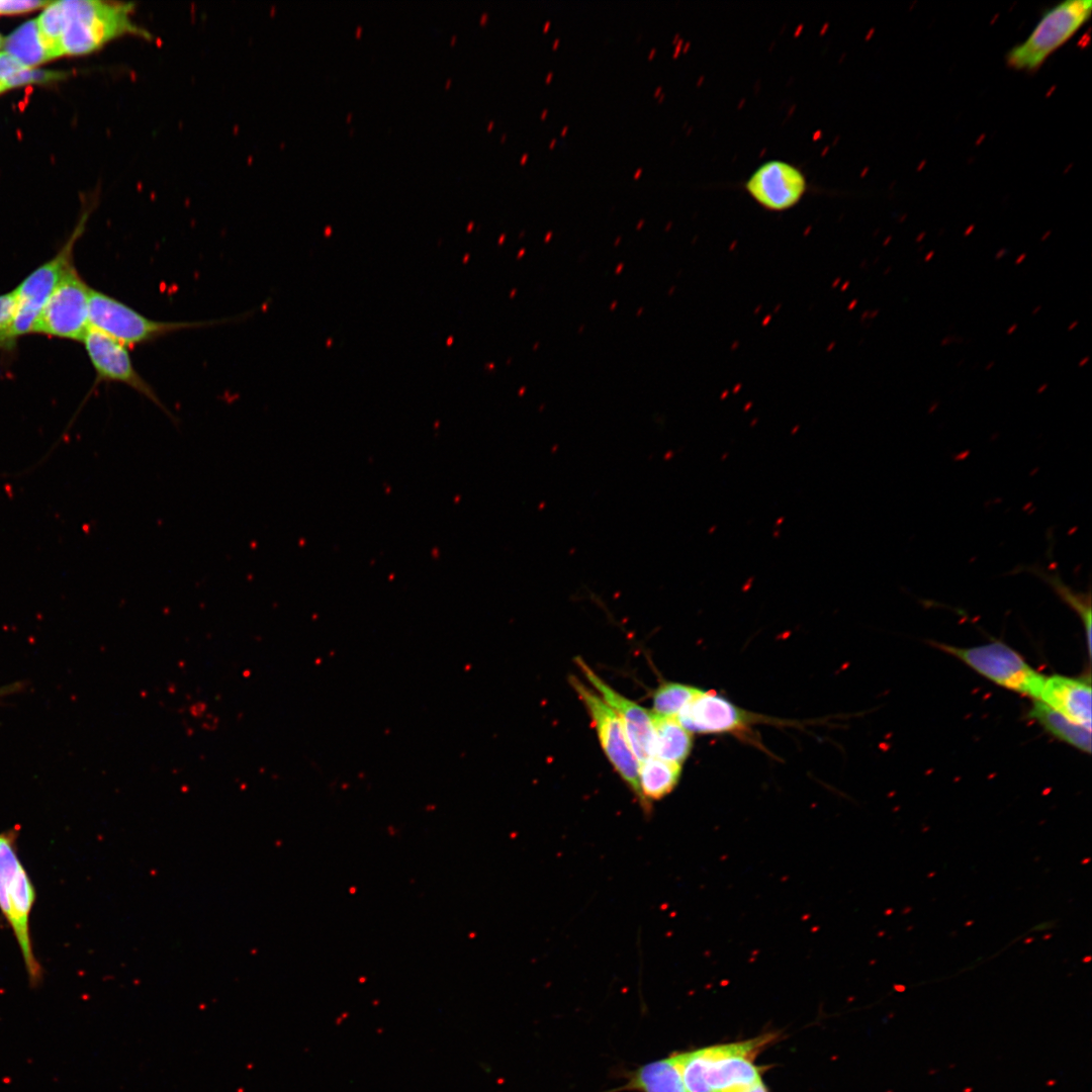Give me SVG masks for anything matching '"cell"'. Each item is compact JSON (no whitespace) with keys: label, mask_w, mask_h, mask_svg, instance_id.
<instances>
[{"label":"cell","mask_w":1092,"mask_h":1092,"mask_svg":"<svg viewBox=\"0 0 1092 1092\" xmlns=\"http://www.w3.org/2000/svg\"><path fill=\"white\" fill-rule=\"evenodd\" d=\"M5 90H6V88L4 87V85H2V84L0 83V93H2V92H3V91H5Z\"/></svg>","instance_id":"cell-31"},{"label":"cell","mask_w":1092,"mask_h":1092,"mask_svg":"<svg viewBox=\"0 0 1092 1092\" xmlns=\"http://www.w3.org/2000/svg\"><path fill=\"white\" fill-rule=\"evenodd\" d=\"M1039 700L1071 721L1091 731L1090 676L1054 674L1045 677Z\"/></svg>","instance_id":"cell-14"},{"label":"cell","mask_w":1092,"mask_h":1092,"mask_svg":"<svg viewBox=\"0 0 1092 1092\" xmlns=\"http://www.w3.org/2000/svg\"><path fill=\"white\" fill-rule=\"evenodd\" d=\"M575 660L585 678L602 695L600 697L619 716L638 761L655 756V734L651 712L613 690L582 659Z\"/></svg>","instance_id":"cell-11"},{"label":"cell","mask_w":1092,"mask_h":1092,"mask_svg":"<svg viewBox=\"0 0 1092 1092\" xmlns=\"http://www.w3.org/2000/svg\"><path fill=\"white\" fill-rule=\"evenodd\" d=\"M749 194L768 210L793 207L803 197L807 183L803 173L783 161L762 164L746 182Z\"/></svg>","instance_id":"cell-12"},{"label":"cell","mask_w":1092,"mask_h":1092,"mask_svg":"<svg viewBox=\"0 0 1092 1092\" xmlns=\"http://www.w3.org/2000/svg\"><path fill=\"white\" fill-rule=\"evenodd\" d=\"M1088 360H1089V358L1087 357L1085 360L1080 362L1079 366L1085 365L1086 361H1088Z\"/></svg>","instance_id":"cell-29"},{"label":"cell","mask_w":1092,"mask_h":1092,"mask_svg":"<svg viewBox=\"0 0 1092 1092\" xmlns=\"http://www.w3.org/2000/svg\"><path fill=\"white\" fill-rule=\"evenodd\" d=\"M17 837L16 828L0 832V911L17 941L29 985L36 988L43 978L29 926L36 892L18 855Z\"/></svg>","instance_id":"cell-2"},{"label":"cell","mask_w":1092,"mask_h":1092,"mask_svg":"<svg viewBox=\"0 0 1092 1092\" xmlns=\"http://www.w3.org/2000/svg\"><path fill=\"white\" fill-rule=\"evenodd\" d=\"M1024 257H1025V254H1023L1022 257H1020V258L1018 257L1017 261H1016V264L1021 263V261L1023 260Z\"/></svg>","instance_id":"cell-28"},{"label":"cell","mask_w":1092,"mask_h":1092,"mask_svg":"<svg viewBox=\"0 0 1092 1092\" xmlns=\"http://www.w3.org/2000/svg\"><path fill=\"white\" fill-rule=\"evenodd\" d=\"M42 44L50 57L55 59L64 55L62 47L65 18L62 1H53L36 18Z\"/></svg>","instance_id":"cell-20"},{"label":"cell","mask_w":1092,"mask_h":1092,"mask_svg":"<svg viewBox=\"0 0 1092 1092\" xmlns=\"http://www.w3.org/2000/svg\"><path fill=\"white\" fill-rule=\"evenodd\" d=\"M569 682L586 708L608 759L635 795L645 814H649L651 805L645 801L640 791L639 761L633 753L619 716L576 676H570Z\"/></svg>","instance_id":"cell-7"},{"label":"cell","mask_w":1092,"mask_h":1092,"mask_svg":"<svg viewBox=\"0 0 1092 1092\" xmlns=\"http://www.w3.org/2000/svg\"><path fill=\"white\" fill-rule=\"evenodd\" d=\"M52 1H0V15H13L26 13L37 8L47 7Z\"/></svg>","instance_id":"cell-25"},{"label":"cell","mask_w":1092,"mask_h":1092,"mask_svg":"<svg viewBox=\"0 0 1092 1092\" xmlns=\"http://www.w3.org/2000/svg\"><path fill=\"white\" fill-rule=\"evenodd\" d=\"M1015 328H1017V326H1016V325H1014V326H1013V328H1010V329L1008 330L1007 334H1011V333H1012V331H1013V330H1014Z\"/></svg>","instance_id":"cell-30"},{"label":"cell","mask_w":1092,"mask_h":1092,"mask_svg":"<svg viewBox=\"0 0 1092 1092\" xmlns=\"http://www.w3.org/2000/svg\"><path fill=\"white\" fill-rule=\"evenodd\" d=\"M655 734V756L676 764H681L688 757L692 744V733L686 730L673 717H663L651 711Z\"/></svg>","instance_id":"cell-16"},{"label":"cell","mask_w":1092,"mask_h":1092,"mask_svg":"<svg viewBox=\"0 0 1092 1092\" xmlns=\"http://www.w3.org/2000/svg\"><path fill=\"white\" fill-rule=\"evenodd\" d=\"M700 689L678 684L663 682L653 695V713L676 718L681 709L699 693Z\"/></svg>","instance_id":"cell-21"},{"label":"cell","mask_w":1092,"mask_h":1092,"mask_svg":"<svg viewBox=\"0 0 1092 1092\" xmlns=\"http://www.w3.org/2000/svg\"><path fill=\"white\" fill-rule=\"evenodd\" d=\"M690 733H724L744 729L752 715L714 692H701L676 716Z\"/></svg>","instance_id":"cell-13"},{"label":"cell","mask_w":1092,"mask_h":1092,"mask_svg":"<svg viewBox=\"0 0 1092 1092\" xmlns=\"http://www.w3.org/2000/svg\"><path fill=\"white\" fill-rule=\"evenodd\" d=\"M82 342L98 382L125 384L154 402L169 418L175 420L152 385L135 369L126 346L93 328L88 329Z\"/></svg>","instance_id":"cell-10"},{"label":"cell","mask_w":1092,"mask_h":1092,"mask_svg":"<svg viewBox=\"0 0 1092 1092\" xmlns=\"http://www.w3.org/2000/svg\"><path fill=\"white\" fill-rule=\"evenodd\" d=\"M730 1092H768L762 1080H758L750 1085L743 1086L732 1090Z\"/></svg>","instance_id":"cell-27"},{"label":"cell","mask_w":1092,"mask_h":1092,"mask_svg":"<svg viewBox=\"0 0 1092 1092\" xmlns=\"http://www.w3.org/2000/svg\"><path fill=\"white\" fill-rule=\"evenodd\" d=\"M640 791L647 803L658 801L675 788L680 777V765L656 756L639 762Z\"/></svg>","instance_id":"cell-18"},{"label":"cell","mask_w":1092,"mask_h":1092,"mask_svg":"<svg viewBox=\"0 0 1092 1092\" xmlns=\"http://www.w3.org/2000/svg\"><path fill=\"white\" fill-rule=\"evenodd\" d=\"M1028 717L1037 721L1050 734L1086 753L1091 752V731L1071 721L1040 700H1035Z\"/></svg>","instance_id":"cell-17"},{"label":"cell","mask_w":1092,"mask_h":1092,"mask_svg":"<svg viewBox=\"0 0 1092 1092\" xmlns=\"http://www.w3.org/2000/svg\"><path fill=\"white\" fill-rule=\"evenodd\" d=\"M84 222L85 219L80 221L74 234L55 257L32 271L14 290L16 310L11 338L15 343L20 337L33 332L35 323L51 294L69 268L74 265V246L82 235Z\"/></svg>","instance_id":"cell-8"},{"label":"cell","mask_w":1092,"mask_h":1092,"mask_svg":"<svg viewBox=\"0 0 1092 1092\" xmlns=\"http://www.w3.org/2000/svg\"><path fill=\"white\" fill-rule=\"evenodd\" d=\"M91 289L71 266L48 299L32 333L82 341L90 328Z\"/></svg>","instance_id":"cell-9"},{"label":"cell","mask_w":1092,"mask_h":1092,"mask_svg":"<svg viewBox=\"0 0 1092 1092\" xmlns=\"http://www.w3.org/2000/svg\"><path fill=\"white\" fill-rule=\"evenodd\" d=\"M623 1077V1085L605 1092H686L676 1053L640 1065Z\"/></svg>","instance_id":"cell-15"},{"label":"cell","mask_w":1092,"mask_h":1092,"mask_svg":"<svg viewBox=\"0 0 1092 1092\" xmlns=\"http://www.w3.org/2000/svg\"><path fill=\"white\" fill-rule=\"evenodd\" d=\"M771 1034L676 1053L686 1092H730L761 1079L753 1064Z\"/></svg>","instance_id":"cell-1"},{"label":"cell","mask_w":1092,"mask_h":1092,"mask_svg":"<svg viewBox=\"0 0 1092 1092\" xmlns=\"http://www.w3.org/2000/svg\"><path fill=\"white\" fill-rule=\"evenodd\" d=\"M1033 572H1035L1036 574H1038L1042 578H1044L1046 581H1049L1051 583V585L1055 588V590L1059 594V596L1063 600H1065L1067 602V604H1069L1072 608H1074L1075 611L1079 614V616L1081 617V619H1082V621L1084 623V627H1085V630H1086L1088 651H1089V654H1090V651H1091L1090 596L1088 595V597L1085 599V595L1077 594V593L1072 592V589H1070L1067 585H1065L1063 583V581L1058 576H1052V575H1049L1045 572L1037 571L1035 569H1034Z\"/></svg>","instance_id":"cell-22"},{"label":"cell","mask_w":1092,"mask_h":1092,"mask_svg":"<svg viewBox=\"0 0 1092 1092\" xmlns=\"http://www.w3.org/2000/svg\"><path fill=\"white\" fill-rule=\"evenodd\" d=\"M932 256H933V252H931L930 254H928V255H927V257H926L925 261H928V260H929V258H931Z\"/></svg>","instance_id":"cell-32"},{"label":"cell","mask_w":1092,"mask_h":1092,"mask_svg":"<svg viewBox=\"0 0 1092 1092\" xmlns=\"http://www.w3.org/2000/svg\"><path fill=\"white\" fill-rule=\"evenodd\" d=\"M0 694H1V691H0Z\"/></svg>","instance_id":"cell-33"},{"label":"cell","mask_w":1092,"mask_h":1092,"mask_svg":"<svg viewBox=\"0 0 1092 1092\" xmlns=\"http://www.w3.org/2000/svg\"><path fill=\"white\" fill-rule=\"evenodd\" d=\"M62 6L64 55H87L124 35L153 37L133 20L134 4L131 2L65 0Z\"/></svg>","instance_id":"cell-3"},{"label":"cell","mask_w":1092,"mask_h":1092,"mask_svg":"<svg viewBox=\"0 0 1092 1092\" xmlns=\"http://www.w3.org/2000/svg\"><path fill=\"white\" fill-rule=\"evenodd\" d=\"M935 645L996 685L1035 700L1039 699L1045 676L1005 643L994 641L969 648L940 643Z\"/></svg>","instance_id":"cell-6"},{"label":"cell","mask_w":1092,"mask_h":1092,"mask_svg":"<svg viewBox=\"0 0 1092 1092\" xmlns=\"http://www.w3.org/2000/svg\"><path fill=\"white\" fill-rule=\"evenodd\" d=\"M3 49L26 68L51 60L40 39L36 19L24 22L9 34L3 41Z\"/></svg>","instance_id":"cell-19"},{"label":"cell","mask_w":1092,"mask_h":1092,"mask_svg":"<svg viewBox=\"0 0 1092 1092\" xmlns=\"http://www.w3.org/2000/svg\"><path fill=\"white\" fill-rule=\"evenodd\" d=\"M234 318L204 322H163L148 317L117 298L91 289L89 325L124 346L133 347L154 342L170 334L224 324Z\"/></svg>","instance_id":"cell-4"},{"label":"cell","mask_w":1092,"mask_h":1092,"mask_svg":"<svg viewBox=\"0 0 1092 1092\" xmlns=\"http://www.w3.org/2000/svg\"><path fill=\"white\" fill-rule=\"evenodd\" d=\"M16 310L15 291L0 294V349H12L16 343L11 338V328Z\"/></svg>","instance_id":"cell-23"},{"label":"cell","mask_w":1092,"mask_h":1092,"mask_svg":"<svg viewBox=\"0 0 1092 1092\" xmlns=\"http://www.w3.org/2000/svg\"><path fill=\"white\" fill-rule=\"evenodd\" d=\"M26 67L15 58L5 52H0V83L4 85L8 79L16 75ZM5 87V86H4Z\"/></svg>","instance_id":"cell-26"},{"label":"cell","mask_w":1092,"mask_h":1092,"mask_svg":"<svg viewBox=\"0 0 1092 1092\" xmlns=\"http://www.w3.org/2000/svg\"><path fill=\"white\" fill-rule=\"evenodd\" d=\"M1092 1L1068 0L1049 9L1028 37L1006 55L1007 65L1017 71L1037 70L1090 19Z\"/></svg>","instance_id":"cell-5"},{"label":"cell","mask_w":1092,"mask_h":1092,"mask_svg":"<svg viewBox=\"0 0 1092 1092\" xmlns=\"http://www.w3.org/2000/svg\"><path fill=\"white\" fill-rule=\"evenodd\" d=\"M65 77L66 74L64 72L25 68L8 79L4 86L7 90L27 84L49 83L64 79Z\"/></svg>","instance_id":"cell-24"}]
</instances>
